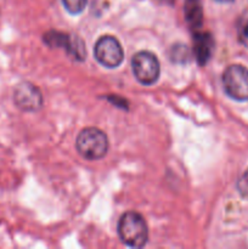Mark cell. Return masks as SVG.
Returning <instances> with one entry per match:
<instances>
[{
    "mask_svg": "<svg viewBox=\"0 0 248 249\" xmlns=\"http://www.w3.org/2000/svg\"><path fill=\"white\" fill-rule=\"evenodd\" d=\"M118 235L128 247L141 248L148 240L147 224L136 212H126L119 220Z\"/></svg>",
    "mask_w": 248,
    "mask_h": 249,
    "instance_id": "1",
    "label": "cell"
},
{
    "mask_svg": "<svg viewBox=\"0 0 248 249\" xmlns=\"http://www.w3.org/2000/svg\"><path fill=\"white\" fill-rule=\"evenodd\" d=\"M75 146L79 155L85 160H101L108 151V139L100 129L87 128L79 133Z\"/></svg>",
    "mask_w": 248,
    "mask_h": 249,
    "instance_id": "2",
    "label": "cell"
},
{
    "mask_svg": "<svg viewBox=\"0 0 248 249\" xmlns=\"http://www.w3.org/2000/svg\"><path fill=\"white\" fill-rule=\"evenodd\" d=\"M133 73L138 82L143 85H152L158 80L160 66L157 56L150 51H139L131 60Z\"/></svg>",
    "mask_w": 248,
    "mask_h": 249,
    "instance_id": "3",
    "label": "cell"
},
{
    "mask_svg": "<svg viewBox=\"0 0 248 249\" xmlns=\"http://www.w3.org/2000/svg\"><path fill=\"white\" fill-rule=\"evenodd\" d=\"M226 94L236 101L248 100V70L241 65H231L223 74Z\"/></svg>",
    "mask_w": 248,
    "mask_h": 249,
    "instance_id": "4",
    "label": "cell"
},
{
    "mask_svg": "<svg viewBox=\"0 0 248 249\" xmlns=\"http://www.w3.org/2000/svg\"><path fill=\"white\" fill-rule=\"evenodd\" d=\"M94 55L97 62L107 68H116L123 62L124 53L118 39L112 36H104L96 41Z\"/></svg>",
    "mask_w": 248,
    "mask_h": 249,
    "instance_id": "5",
    "label": "cell"
},
{
    "mask_svg": "<svg viewBox=\"0 0 248 249\" xmlns=\"http://www.w3.org/2000/svg\"><path fill=\"white\" fill-rule=\"evenodd\" d=\"M44 41L49 46L53 48H63L68 53V55L72 56L74 60L83 61L87 56L84 44L80 40V38L75 36L72 38L68 34L61 33V32L51 31L44 34Z\"/></svg>",
    "mask_w": 248,
    "mask_h": 249,
    "instance_id": "6",
    "label": "cell"
},
{
    "mask_svg": "<svg viewBox=\"0 0 248 249\" xmlns=\"http://www.w3.org/2000/svg\"><path fill=\"white\" fill-rule=\"evenodd\" d=\"M14 99L22 111L35 112L43 105V95L40 90L32 83H21L17 85Z\"/></svg>",
    "mask_w": 248,
    "mask_h": 249,
    "instance_id": "7",
    "label": "cell"
},
{
    "mask_svg": "<svg viewBox=\"0 0 248 249\" xmlns=\"http://www.w3.org/2000/svg\"><path fill=\"white\" fill-rule=\"evenodd\" d=\"M214 49V39L208 32H195L194 36V53L197 62L204 66L211 58Z\"/></svg>",
    "mask_w": 248,
    "mask_h": 249,
    "instance_id": "8",
    "label": "cell"
},
{
    "mask_svg": "<svg viewBox=\"0 0 248 249\" xmlns=\"http://www.w3.org/2000/svg\"><path fill=\"white\" fill-rule=\"evenodd\" d=\"M184 14L187 23L195 32L201 28L203 23V9L201 0H185Z\"/></svg>",
    "mask_w": 248,
    "mask_h": 249,
    "instance_id": "9",
    "label": "cell"
},
{
    "mask_svg": "<svg viewBox=\"0 0 248 249\" xmlns=\"http://www.w3.org/2000/svg\"><path fill=\"white\" fill-rule=\"evenodd\" d=\"M238 39L246 48H248V11L241 16L238 22Z\"/></svg>",
    "mask_w": 248,
    "mask_h": 249,
    "instance_id": "10",
    "label": "cell"
},
{
    "mask_svg": "<svg viewBox=\"0 0 248 249\" xmlns=\"http://www.w3.org/2000/svg\"><path fill=\"white\" fill-rule=\"evenodd\" d=\"M87 1L88 0H62L65 9L72 15L80 14L87 6Z\"/></svg>",
    "mask_w": 248,
    "mask_h": 249,
    "instance_id": "11",
    "label": "cell"
},
{
    "mask_svg": "<svg viewBox=\"0 0 248 249\" xmlns=\"http://www.w3.org/2000/svg\"><path fill=\"white\" fill-rule=\"evenodd\" d=\"M242 181H243V184L246 185V187H247V189H248V169L246 170L245 175H243V179H242Z\"/></svg>",
    "mask_w": 248,
    "mask_h": 249,
    "instance_id": "12",
    "label": "cell"
},
{
    "mask_svg": "<svg viewBox=\"0 0 248 249\" xmlns=\"http://www.w3.org/2000/svg\"><path fill=\"white\" fill-rule=\"evenodd\" d=\"M159 1L167 2V4H173V2H174V0H159Z\"/></svg>",
    "mask_w": 248,
    "mask_h": 249,
    "instance_id": "13",
    "label": "cell"
},
{
    "mask_svg": "<svg viewBox=\"0 0 248 249\" xmlns=\"http://www.w3.org/2000/svg\"><path fill=\"white\" fill-rule=\"evenodd\" d=\"M216 1H219V2H231V1H233V0H216Z\"/></svg>",
    "mask_w": 248,
    "mask_h": 249,
    "instance_id": "14",
    "label": "cell"
}]
</instances>
